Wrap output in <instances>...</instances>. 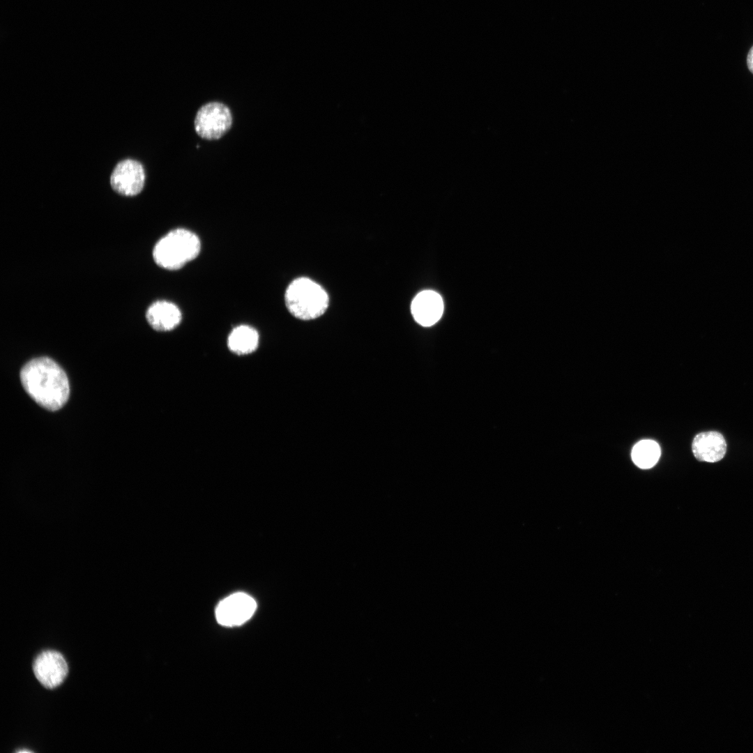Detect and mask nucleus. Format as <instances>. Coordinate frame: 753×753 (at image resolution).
I'll list each match as a JSON object with an SVG mask.
<instances>
[{"mask_svg": "<svg viewBox=\"0 0 753 753\" xmlns=\"http://www.w3.org/2000/svg\"><path fill=\"white\" fill-rule=\"evenodd\" d=\"M20 379L29 396L50 411L59 409L68 399V377L51 358L40 357L28 362L21 370Z\"/></svg>", "mask_w": 753, "mask_h": 753, "instance_id": "nucleus-1", "label": "nucleus"}, {"mask_svg": "<svg viewBox=\"0 0 753 753\" xmlns=\"http://www.w3.org/2000/svg\"><path fill=\"white\" fill-rule=\"evenodd\" d=\"M201 242L192 231L178 228L162 237L153 249V258L160 267L175 271L195 259L199 254Z\"/></svg>", "mask_w": 753, "mask_h": 753, "instance_id": "nucleus-2", "label": "nucleus"}, {"mask_svg": "<svg viewBox=\"0 0 753 753\" xmlns=\"http://www.w3.org/2000/svg\"><path fill=\"white\" fill-rule=\"evenodd\" d=\"M285 304L289 312L301 320L321 316L328 306V296L324 289L307 277H298L287 287Z\"/></svg>", "mask_w": 753, "mask_h": 753, "instance_id": "nucleus-3", "label": "nucleus"}, {"mask_svg": "<svg viewBox=\"0 0 753 753\" xmlns=\"http://www.w3.org/2000/svg\"><path fill=\"white\" fill-rule=\"evenodd\" d=\"M233 116L230 109L217 101L203 105L197 112L195 130L201 138L215 140L221 138L231 128Z\"/></svg>", "mask_w": 753, "mask_h": 753, "instance_id": "nucleus-4", "label": "nucleus"}, {"mask_svg": "<svg viewBox=\"0 0 753 753\" xmlns=\"http://www.w3.org/2000/svg\"><path fill=\"white\" fill-rule=\"evenodd\" d=\"M145 178L143 165L135 160L126 159L115 166L110 176V184L113 190L121 195L135 196L143 190Z\"/></svg>", "mask_w": 753, "mask_h": 753, "instance_id": "nucleus-5", "label": "nucleus"}, {"mask_svg": "<svg viewBox=\"0 0 753 753\" xmlns=\"http://www.w3.org/2000/svg\"><path fill=\"white\" fill-rule=\"evenodd\" d=\"M257 608L255 600L244 593H236L222 600L217 606V621L225 626L240 625L249 620Z\"/></svg>", "mask_w": 753, "mask_h": 753, "instance_id": "nucleus-6", "label": "nucleus"}, {"mask_svg": "<svg viewBox=\"0 0 753 753\" xmlns=\"http://www.w3.org/2000/svg\"><path fill=\"white\" fill-rule=\"evenodd\" d=\"M38 680L49 689L59 686L68 674V664L63 655L55 651H45L39 654L33 664Z\"/></svg>", "mask_w": 753, "mask_h": 753, "instance_id": "nucleus-7", "label": "nucleus"}, {"mask_svg": "<svg viewBox=\"0 0 753 753\" xmlns=\"http://www.w3.org/2000/svg\"><path fill=\"white\" fill-rule=\"evenodd\" d=\"M411 314L415 321L423 326H431L441 317L443 303L441 296L432 290L418 294L411 305Z\"/></svg>", "mask_w": 753, "mask_h": 753, "instance_id": "nucleus-8", "label": "nucleus"}, {"mask_svg": "<svg viewBox=\"0 0 753 753\" xmlns=\"http://www.w3.org/2000/svg\"><path fill=\"white\" fill-rule=\"evenodd\" d=\"M692 450L697 460L714 463L724 457L727 442L723 435L718 432H703L697 434L693 439Z\"/></svg>", "mask_w": 753, "mask_h": 753, "instance_id": "nucleus-9", "label": "nucleus"}, {"mask_svg": "<svg viewBox=\"0 0 753 753\" xmlns=\"http://www.w3.org/2000/svg\"><path fill=\"white\" fill-rule=\"evenodd\" d=\"M146 319L154 330L166 332L174 329L180 324L182 314L174 303L167 301H157L148 307Z\"/></svg>", "mask_w": 753, "mask_h": 753, "instance_id": "nucleus-10", "label": "nucleus"}, {"mask_svg": "<svg viewBox=\"0 0 753 753\" xmlns=\"http://www.w3.org/2000/svg\"><path fill=\"white\" fill-rule=\"evenodd\" d=\"M259 344L258 332L248 325L235 327L227 339L229 349L238 356L248 355L254 351Z\"/></svg>", "mask_w": 753, "mask_h": 753, "instance_id": "nucleus-11", "label": "nucleus"}, {"mask_svg": "<svg viewBox=\"0 0 753 753\" xmlns=\"http://www.w3.org/2000/svg\"><path fill=\"white\" fill-rule=\"evenodd\" d=\"M660 456V448L657 442L650 439L641 440L637 443L631 453L633 462L641 469H650L658 461Z\"/></svg>", "mask_w": 753, "mask_h": 753, "instance_id": "nucleus-12", "label": "nucleus"}, {"mask_svg": "<svg viewBox=\"0 0 753 753\" xmlns=\"http://www.w3.org/2000/svg\"><path fill=\"white\" fill-rule=\"evenodd\" d=\"M747 63L749 70L753 74V46L751 47L747 54Z\"/></svg>", "mask_w": 753, "mask_h": 753, "instance_id": "nucleus-13", "label": "nucleus"}]
</instances>
